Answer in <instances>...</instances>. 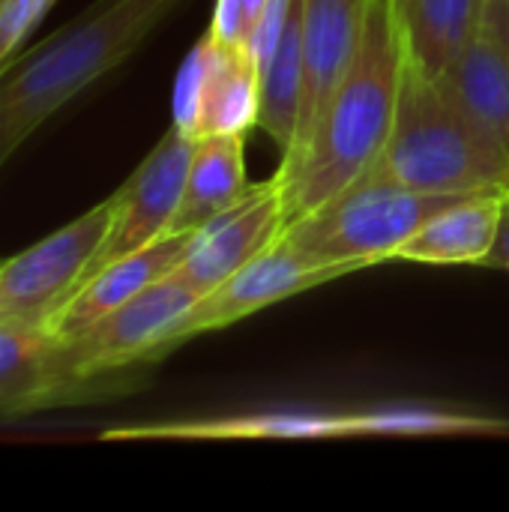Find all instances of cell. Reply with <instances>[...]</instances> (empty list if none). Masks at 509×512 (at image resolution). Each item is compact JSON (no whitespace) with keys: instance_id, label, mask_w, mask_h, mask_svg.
I'll return each mask as SVG.
<instances>
[{"instance_id":"cell-16","label":"cell","mask_w":509,"mask_h":512,"mask_svg":"<svg viewBox=\"0 0 509 512\" xmlns=\"http://www.w3.org/2000/svg\"><path fill=\"white\" fill-rule=\"evenodd\" d=\"M405 60L441 78L486 18V0H396Z\"/></svg>"},{"instance_id":"cell-24","label":"cell","mask_w":509,"mask_h":512,"mask_svg":"<svg viewBox=\"0 0 509 512\" xmlns=\"http://www.w3.org/2000/svg\"><path fill=\"white\" fill-rule=\"evenodd\" d=\"M480 267L509 273V192L507 198H504V210H501V222H498V234H495L492 252L486 255V261Z\"/></svg>"},{"instance_id":"cell-11","label":"cell","mask_w":509,"mask_h":512,"mask_svg":"<svg viewBox=\"0 0 509 512\" xmlns=\"http://www.w3.org/2000/svg\"><path fill=\"white\" fill-rule=\"evenodd\" d=\"M369 0H303V93L300 120L282 165L291 162L315 132L333 90L348 72Z\"/></svg>"},{"instance_id":"cell-3","label":"cell","mask_w":509,"mask_h":512,"mask_svg":"<svg viewBox=\"0 0 509 512\" xmlns=\"http://www.w3.org/2000/svg\"><path fill=\"white\" fill-rule=\"evenodd\" d=\"M363 177L423 192H507L509 153L441 78L405 60L390 138Z\"/></svg>"},{"instance_id":"cell-7","label":"cell","mask_w":509,"mask_h":512,"mask_svg":"<svg viewBox=\"0 0 509 512\" xmlns=\"http://www.w3.org/2000/svg\"><path fill=\"white\" fill-rule=\"evenodd\" d=\"M195 141L198 138L171 126L159 138V144L144 156V162L129 174V180L114 192V198H117L114 222H111L99 252L93 255L84 279L99 273L111 261L150 246L153 240H159L171 231V222L183 201Z\"/></svg>"},{"instance_id":"cell-19","label":"cell","mask_w":509,"mask_h":512,"mask_svg":"<svg viewBox=\"0 0 509 512\" xmlns=\"http://www.w3.org/2000/svg\"><path fill=\"white\" fill-rule=\"evenodd\" d=\"M300 93H303V0L291 3L282 36L261 66V114L258 129H264L288 153L297 120H300Z\"/></svg>"},{"instance_id":"cell-9","label":"cell","mask_w":509,"mask_h":512,"mask_svg":"<svg viewBox=\"0 0 509 512\" xmlns=\"http://www.w3.org/2000/svg\"><path fill=\"white\" fill-rule=\"evenodd\" d=\"M285 228L282 186L279 180H267L249 186V192L234 201L228 210L204 222L192 231L186 255L174 267V273L198 291V297L210 294L231 273L261 255L267 246L279 240Z\"/></svg>"},{"instance_id":"cell-15","label":"cell","mask_w":509,"mask_h":512,"mask_svg":"<svg viewBox=\"0 0 509 512\" xmlns=\"http://www.w3.org/2000/svg\"><path fill=\"white\" fill-rule=\"evenodd\" d=\"M441 84L509 153V51L486 18L465 51L447 66Z\"/></svg>"},{"instance_id":"cell-13","label":"cell","mask_w":509,"mask_h":512,"mask_svg":"<svg viewBox=\"0 0 509 512\" xmlns=\"http://www.w3.org/2000/svg\"><path fill=\"white\" fill-rule=\"evenodd\" d=\"M192 231H168L165 237L153 240L150 246L123 255L102 267L99 273L87 276L78 291L48 318L45 333L54 336L57 342H72L84 336L93 324H99L105 315L147 291L153 282L168 276L180 258L186 255Z\"/></svg>"},{"instance_id":"cell-20","label":"cell","mask_w":509,"mask_h":512,"mask_svg":"<svg viewBox=\"0 0 509 512\" xmlns=\"http://www.w3.org/2000/svg\"><path fill=\"white\" fill-rule=\"evenodd\" d=\"M354 438H459L509 435V420L438 405H381L351 411Z\"/></svg>"},{"instance_id":"cell-26","label":"cell","mask_w":509,"mask_h":512,"mask_svg":"<svg viewBox=\"0 0 509 512\" xmlns=\"http://www.w3.org/2000/svg\"><path fill=\"white\" fill-rule=\"evenodd\" d=\"M0 261H3V258H0Z\"/></svg>"},{"instance_id":"cell-12","label":"cell","mask_w":509,"mask_h":512,"mask_svg":"<svg viewBox=\"0 0 509 512\" xmlns=\"http://www.w3.org/2000/svg\"><path fill=\"white\" fill-rule=\"evenodd\" d=\"M105 441H351V411H255L231 417L162 420L117 426L102 432Z\"/></svg>"},{"instance_id":"cell-2","label":"cell","mask_w":509,"mask_h":512,"mask_svg":"<svg viewBox=\"0 0 509 512\" xmlns=\"http://www.w3.org/2000/svg\"><path fill=\"white\" fill-rule=\"evenodd\" d=\"M186 0H93L0 69V168L66 105L123 66Z\"/></svg>"},{"instance_id":"cell-22","label":"cell","mask_w":509,"mask_h":512,"mask_svg":"<svg viewBox=\"0 0 509 512\" xmlns=\"http://www.w3.org/2000/svg\"><path fill=\"white\" fill-rule=\"evenodd\" d=\"M57 0H0V69L21 51L24 39Z\"/></svg>"},{"instance_id":"cell-10","label":"cell","mask_w":509,"mask_h":512,"mask_svg":"<svg viewBox=\"0 0 509 512\" xmlns=\"http://www.w3.org/2000/svg\"><path fill=\"white\" fill-rule=\"evenodd\" d=\"M114 384L78 378L69 369L63 342L33 327H0V417L78 405L108 393Z\"/></svg>"},{"instance_id":"cell-6","label":"cell","mask_w":509,"mask_h":512,"mask_svg":"<svg viewBox=\"0 0 509 512\" xmlns=\"http://www.w3.org/2000/svg\"><path fill=\"white\" fill-rule=\"evenodd\" d=\"M198 300V291L171 270L147 291L93 324L84 336L63 342L69 369L78 378L105 381L120 372L162 360L165 354H171L174 330L183 324Z\"/></svg>"},{"instance_id":"cell-1","label":"cell","mask_w":509,"mask_h":512,"mask_svg":"<svg viewBox=\"0 0 509 512\" xmlns=\"http://www.w3.org/2000/svg\"><path fill=\"white\" fill-rule=\"evenodd\" d=\"M405 66L396 0H369L348 72L333 90L303 150L279 165L285 225L354 186L384 150Z\"/></svg>"},{"instance_id":"cell-4","label":"cell","mask_w":509,"mask_h":512,"mask_svg":"<svg viewBox=\"0 0 509 512\" xmlns=\"http://www.w3.org/2000/svg\"><path fill=\"white\" fill-rule=\"evenodd\" d=\"M477 192H423L393 180L360 177L354 186L288 222L279 234L309 261L354 273L393 261L396 249L432 216Z\"/></svg>"},{"instance_id":"cell-18","label":"cell","mask_w":509,"mask_h":512,"mask_svg":"<svg viewBox=\"0 0 509 512\" xmlns=\"http://www.w3.org/2000/svg\"><path fill=\"white\" fill-rule=\"evenodd\" d=\"M210 36V33H207ZM261 114V69L243 45L210 36V66L198 114V138L246 135Z\"/></svg>"},{"instance_id":"cell-23","label":"cell","mask_w":509,"mask_h":512,"mask_svg":"<svg viewBox=\"0 0 509 512\" xmlns=\"http://www.w3.org/2000/svg\"><path fill=\"white\" fill-rule=\"evenodd\" d=\"M267 0H216L213 21H210V36L228 45H243L252 24L258 21L261 9Z\"/></svg>"},{"instance_id":"cell-25","label":"cell","mask_w":509,"mask_h":512,"mask_svg":"<svg viewBox=\"0 0 509 512\" xmlns=\"http://www.w3.org/2000/svg\"><path fill=\"white\" fill-rule=\"evenodd\" d=\"M486 21L501 33L509 51V0H486Z\"/></svg>"},{"instance_id":"cell-17","label":"cell","mask_w":509,"mask_h":512,"mask_svg":"<svg viewBox=\"0 0 509 512\" xmlns=\"http://www.w3.org/2000/svg\"><path fill=\"white\" fill-rule=\"evenodd\" d=\"M249 192L246 135H204L186 174V189L171 231H198Z\"/></svg>"},{"instance_id":"cell-8","label":"cell","mask_w":509,"mask_h":512,"mask_svg":"<svg viewBox=\"0 0 509 512\" xmlns=\"http://www.w3.org/2000/svg\"><path fill=\"white\" fill-rule=\"evenodd\" d=\"M348 273L354 270L309 261L306 255L291 249L285 240H276L273 246H267L261 255H255L249 264H243L237 273H231L222 285H216L210 294H204L192 306V312L183 318V324L171 336V351L189 342L192 336L225 330L267 306H276L288 297H297L303 291H312Z\"/></svg>"},{"instance_id":"cell-5","label":"cell","mask_w":509,"mask_h":512,"mask_svg":"<svg viewBox=\"0 0 509 512\" xmlns=\"http://www.w3.org/2000/svg\"><path fill=\"white\" fill-rule=\"evenodd\" d=\"M114 210L117 198L108 195L39 243L0 261V327L45 330L48 318L81 285L114 222Z\"/></svg>"},{"instance_id":"cell-21","label":"cell","mask_w":509,"mask_h":512,"mask_svg":"<svg viewBox=\"0 0 509 512\" xmlns=\"http://www.w3.org/2000/svg\"><path fill=\"white\" fill-rule=\"evenodd\" d=\"M207 66H210V36H201L195 48L186 54L171 96V117H174L171 126L183 129L192 138H198V114L207 84Z\"/></svg>"},{"instance_id":"cell-14","label":"cell","mask_w":509,"mask_h":512,"mask_svg":"<svg viewBox=\"0 0 509 512\" xmlns=\"http://www.w3.org/2000/svg\"><path fill=\"white\" fill-rule=\"evenodd\" d=\"M507 192H477L441 210L396 249L393 261L480 267L492 252Z\"/></svg>"}]
</instances>
